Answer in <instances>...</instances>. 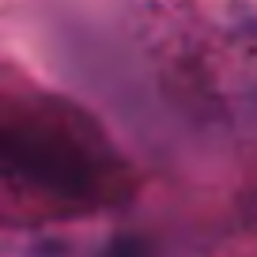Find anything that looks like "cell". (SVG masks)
Returning <instances> with one entry per match:
<instances>
[{"instance_id": "cell-1", "label": "cell", "mask_w": 257, "mask_h": 257, "mask_svg": "<svg viewBox=\"0 0 257 257\" xmlns=\"http://www.w3.org/2000/svg\"><path fill=\"white\" fill-rule=\"evenodd\" d=\"M125 193V163L83 110L0 95V223L76 219Z\"/></svg>"}, {"instance_id": "cell-2", "label": "cell", "mask_w": 257, "mask_h": 257, "mask_svg": "<svg viewBox=\"0 0 257 257\" xmlns=\"http://www.w3.org/2000/svg\"><path fill=\"white\" fill-rule=\"evenodd\" d=\"M98 257H155V242L148 238V234L121 231V234H113V238L102 246Z\"/></svg>"}]
</instances>
